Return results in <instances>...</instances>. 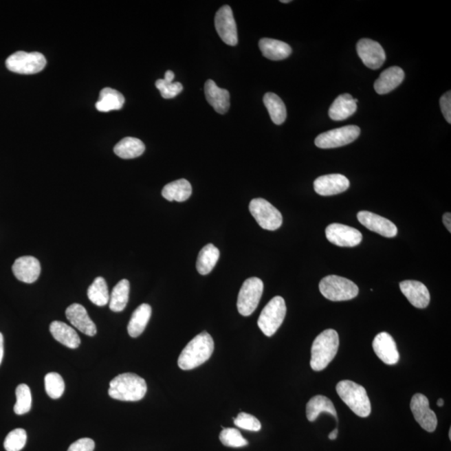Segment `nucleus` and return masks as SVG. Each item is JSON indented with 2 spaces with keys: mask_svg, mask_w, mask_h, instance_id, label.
I'll return each mask as SVG.
<instances>
[{
  "mask_svg": "<svg viewBox=\"0 0 451 451\" xmlns=\"http://www.w3.org/2000/svg\"><path fill=\"white\" fill-rule=\"evenodd\" d=\"M214 351L213 338L208 332H202L192 338L178 358V366L184 371L199 367L211 358Z\"/></svg>",
  "mask_w": 451,
  "mask_h": 451,
  "instance_id": "obj_1",
  "label": "nucleus"
},
{
  "mask_svg": "<svg viewBox=\"0 0 451 451\" xmlns=\"http://www.w3.org/2000/svg\"><path fill=\"white\" fill-rule=\"evenodd\" d=\"M147 391L146 380L133 373L116 376L110 383L109 395L120 402H139Z\"/></svg>",
  "mask_w": 451,
  "mask_h": 451,
  "instance_id": "obj_2",
  "label": "nucleus"
},
{
  "mask_svg": "<svg viewBox=\"0 0 451 451\" xmlns=\"http://www.w3.org/2000/svg\"><path fill=\"white\" fill-rule=\"evenodd\" d=\"M340 337L334 329H327L315 338L311 349L310 365L314 371H322L328 367L336 356Z\"/></svg>",
  "mask_w": 451,
  "mask_h": 451,
  "instance_id": "obj_3",
  "label": "nucleus"
},
{
  "mask_svg": "<svg viewBox=\"0 0 451 451\" xmlns=\"http://www.w3.org/2000/svg\"><path fill=\"white\" fill-rule=\"evenodd\" d=\"M338 396L349 409L360 417H368L371 413V404L366 390L351 380H342L337 384Z\"/></svg>",
  "mask_w": 451,
  "mask_h": 451,
  "instance_id": "obj_4",
  "label": "nucleus"
},
{
  "mask_svg": "<svg viewBox=\"0 0 451 451\" xmlns=\"http://www.w3.org/2000/svg\"><path fill=\"white\" fill-rule=\"evenodd\" d=\"M320 290L322 296L334 302L351 300L359 294V287L355 283L336 275L327 276L322 278L320 283Z\"/></svg>",
  "mask_w": 451,
  "mask_h": 451,
  "instance_id": "obj_5",
  "label": "nucleus"
},
{
  "mask_svg": "<svg viewBox=\"0 0 451 451\" xmlns=\"http://www.w3.org/2000/svg\"><path fill=\"white\" fill-rule=\"evenodd\" d=\"M286 313L285 299L280 296L272 298L260 314L258 320L259 329L266 336H273L285 320Z\"/></svg>",
  "mask_w": 451,
  "mask_h": 451,
  "instance_id": "obj_6",
  "label": "nucleus"
},
{
  "mask_svg": "<svg viewBox=\"0 0 451 451\" xmlns=\"http://www.w3.org/2000/svg\"><path fill=\"white\" fill-rule=\"evenodd\" d=\"M45 65V57L38 52H18L6 60L7 69L21 75L37 74L42 72Z\"/></svg>",
  "mask_w": 451,
  "mask_h": 451,
  "instance_id": "obj_7",
  "label": "nucleus"
},
{
  "mask_svg": "<svg viewBox=\"0 0 451 451\" xmlns=\"http://www.w3.org/2000/svg\"><path fill=\"white\" fill-rule=\"evenodd\" d=\"M250 211L260 227L265 230L275 231L281 227L283 217L274 206L263 198H255L250 204Z\"/></svg>",
  "mask_w": 451,
  "mask_h": 451,
  "instance_id": "obj_8",
  "label": "nucleus"
},
{
  "mask_svg": "<svg viewBox=\"0 0 451 451\" xmlns=\"http://www.w3.org/2000/svg\"><path fill=\"white\" fill-rule=\"evenodd\" d=\"M263 292V283L258 278H250L243 283L238 298V310L243 316H250L258 308Z\"/></svg>",
  "mask_w": 451,
  "mask_h": 451,
  "instance_id": "obj_9",
  "label": "nucleus"
},
{
  "mask_svg": "<svg viewBox=\"0 0 451 451\" xmlns=\"http://www.w3.org/2000/svg\"><path fill=\"white\" fill-rule=\"evenodd\" d=\"M360 135L359 126H346L318 135L315 139V145L321 149L337 148L355 142Z\"/></svg>",
  "mask_w": 451,
  "mask_h": 451,
  "instance_id": "obj_10",
  "label": "nucleus"
},
{
  "mask_svg": "<svg viewBox=\"0 0 451 451\" xmlns=\"http://www.w3.org/2000/svg\"><path fill=\"white\" fill-rule=\"evenodd\" d=\"M326 238L338 247H356L362 242L363 236L358 229L340 223H332L327 227Z\"/></svg>",
  "mask_w": 451,
  "mask_h": 451,
  "instance_id": "obj_11",
  "label": "nucleus"
},
{
  "mask_svg": "<svg viewBox=\"0 0 451 451\" xmlns=\"http://www.w3.org/2000/svg\"><path fill=\"white\" fill-rule=\"evenodd\" d=\"M215 27L217 34L225 44L231 46L238 45V29L230 6H224L217 11Z\"/></svg>",
  "mask_w": 451,
  "mask_h": 451,
  "instance_id": "obj_12",
  "label": "nucleus"
},
{
  "mask_svg": "<svg viewBox=\"0 0 451 451\" xmlns=\"http://www.w3.org/2000/svg\"><path fill=\"white\" fill-rule=\"evenodd\" d=\"M410 409L415 421L428 432H434L437 427V417L430 409L429 399L422 394H415L412 397Z\"/></svg>",
  "mask_w": 451,
  "mask_h": 451,
  "instance_id": "obj_13",
  "label": "nucleus"
},
{
  "mask_svg": "<svg viewBox=\"0 0 451 451\" xmlns=\"http://www.w3.org/2000/svg\"><path fill=\"white\" fill-rule=\"evenodd\" d=\"M357 53L363 63L371 69H378L386 60V54L378 42L362 38L357 44Z\"/></svg>",
  "mask_w": 451,
  "mask_h": 451,
  "instance_id": "obj_14",
  "label": "nucleus"
},
{
  "mask_svg": "<svg viewBox=\"0 0 451 451\" xmlns=\"http://www.w3.org/2000/svg\"><path fill=\"white\" fill-rule=\"evenodd\" d=\"M360 223L368 230L379 233L386 238H395L398 233V228L391 221L384 217L367 211H361L357 214Z\"/></svg>",
  "mask_w": 451,
  "mask_h": 451,
  "instance_id": "obj_15",
  "label": "nucleus"
},
{
  "mask_svg": "<svg viewBox=\"0 0 451 451\" xmlns=\"http://www.w3.org/2000/svg\"><path fill=\"white\" fill-rule=\"evenodd\" d=\"M349 179L341 174L325 175L314 181L315 192L320 196L337 195L345 192L349 188Z\"/></svg>",
  "mask_w": 451,
  "mask_h": 451,
  "instance_id": "obj_16",
  "label": "nucleus"
},
{
  "mask_svg": "<svg viewBox=\"0 0 451 451\" xmlns=\"http://www.w3.org/2000/svg\"><path fill=\"white\" fill-rule=\"evenodd\" d=\"M373 349L381 361L388 365L399 362V353L394 338L386 332L377 334L373 341Z\"/></svg>",
  "mask_w": 451,
  "mask_h": 451,
  "instance_id": "obj_17",
  "label": "nucleus"
},
{
  "mask_svg": "<svg viewBox=\"0 0 451 451\" xmlns=\"http://www.w3.org/2000/svg\"><path fill=\"white\" fill-rule=\"evenodd\" d=\"M400 290L412 305L417 309H426L430 305V295L424 283L415 280L400 283Z\"/></svg>",
  "mask_w": 451,
  "mask_h": 451,
  "instance_id": "obj_18",
  "label": "nucleus"
},
{
  "mask_svg": "<svg viewBox=\"0 0 451 451\" xmlns=\"http://www.w3.org/2000/svg\"><path fill=\"white\" fill-rule=\"evenodd\" d=\"M12 270L15 278L19 281L33 283L40 277L41 267L37 258L25 256L15 260Z\"/></svg>",
  "mask_w": 451,
  "mask_h": 451,
  "instance_id": "obj_19",
  "label": "nucleus"
},
{
  "mask_svg": "<svg viewBox=\"0 0 451 451\" xmlns=\"http://www.w3.org/2000/svg\"><path fill=\"white\" fill-rule=\"evenodd\" d=\"M66 318L80 332L88 336H95L97 333L95 322L89 317L87 309L79 303H73L65 311Z\"/></svg>",
  "mask_w": 451,
  "mask_h": 451,
  "instance_id": "obj_20",
  "label": "nucleus"
},
{
  "mask_svg": "<svg viewBox=\"0 0 451 451\" xmlns=\"http://www.w3.org/2000/svg\"><path fill=\"white\" fill-rule=\"evenodd\" d=\"M206 99L219 114H226L230 107V94L227 89H221L212 80H208L204 87Z\"/></svg>",
  "mask_w": 451,
  "mask_h": 451,
  "instance_id": "obj_21",
  "label": "nucleus"
},
{
  "mask_svg": "<svg viewBox=\"0 0 451 451\" xmlns=\"http://www.w3.org/2000/svg\"><path fill=\"white\" fill-rule=\"evenodd\" d=\"M404 79L403 69L398 66H393L380 74L374 85L375 91L380 95L388 94L397 88Z\"/></svg>",
  "mask_w": 451,
  "mask_h": 451,
  "instance_id": "obj_22",
  "label": "nucleus"
},
{
  "mask_svg": "<svg viewBox=\"0 0 451 451\" xmlns=\"http://www.w3.org/2000/svg\"><path fill=\"white\" fill-rule=\"evenodd\" d=\"M50 331L54 340L69 349H77L80 344V338L76 330L63 322L54 321L50 324Z\"/></svg>",
  "mask_w": 451,
  "mask_h": 451,
  "instance_id": "obj_23",
  "label": "nucleus"
},
{
  "mask_svg": "<svg viewBox=\"0 0 451 451\" xmlns=\"http://www.w3.org/2000/svg\"><path fill=\"white\" fill-rule=\"evenodd\" d=\"M258 45L263 56L271 60H285L292 54V48L287 43L274 38H263Z\"/></svg>",
  "mask_w": 451,
  "mask_h": 451,
  "instance_id": "obj_24",
  "label": "nucleus"
},
{
  "mask_svg": "<svg viewBox=\"0 0 451 451\" xmlns=\"http://www.w3.org/2000/svg\"><path fill=\"white\" fill-rule=\"evenodd\" d=\"M357 110L355 99L349 94H344L337 97L329 111V118L333 120H344L351 118Z\"/></svg>",
  "mask_w": 451,
  "mask_h": 451,
  "instance_id": "obj_25",
  "label": "nucleus"
},
{
  "mask_svg": "<svg viewBox=\"0 0 451 451\" xmlns=\"http://www.w3.org/2000/svg\"><path fill=\"white\" fill-rule=\"evenodd\" d=\"M322 413L332 415L337 419V411L333 402L324 395H316L309 400L306 406V415L310 422L316 421Z\"/></svg>",
  "mask_w": 451,
  "mask_h": 451,
  "instance_id": "obj_26",
  "label": "nucleus"
},
{
  "mask_svg": "<svg viewBox=\"0 0 451 451\" xmlns=\"http://www.w3.org/2000/svg\"><path fill=\"white\" fill-rule=\"evenodd\" d=\"M125 104V97L122 93L111 88H104L100 93L99 100L96 104L97 111L109 112L120 110Z\"/></svg>",
  "mask_w": 451,
  "mask_h": 451,
  "instance_id": "obj_27",
  "label": "nucleus"
},
{
  "mask_svg": "<svg viewBox=\"0 0 451 451\" xmlns=\"http://www.w3.org/2000/svg\"><path fill=\"white\" fill-rule=\"evenodd\" d=\"M151 316V307L147 303L140 305L132 314L129 324H128V333L132 338H138L146 329V327Z\"/></svg>",
  "mask_w": 451,
  "mask_h": 451,
  "instance_id": "obj_28",
  "label": "nucleus"
},
{
  "mask_svg": "<svg viewBox=\"0 0 451 451\" xmlns=\"http://www.w3.org/2000/svg\"><path fill=\"white\" fill-rule=\"evenodd\" d=\"M192 188L186 179L170 182L162 189V195L167 201H185L192 195Z\"/></svg>",
  "mask_w": 451,
  "mask_h": 451,
  "instance_id": "obj_29",
  "label": "nucleus"
},
{
  "mask_svg": "<svg viewBox=\"0 0 451 451\" xmlns=\"http://www.w3.org/2000/svg\"><path fill=\"white\" fill-rule=\"evenodd\" d=\"M220 251L219 248L209 243L202 248L198 254L197 270L201 275H207L212 271L219 262Z\"/></svg>",
  "mask_w": 451,
  "mask_h": 451,
  "instance_id": "obj_30",
  "label": "nucleus"
},
{
  "mask_svg": "<svg viewBox=\"0 0 451 451\" xmlns=\"http://www.w3.org/2000/svg\"><path fill=\"white\" fill-rule=\"evenodd\" d=\"M144 143L138 138H126L114 147V153L122 159H133L140 157L145 151Z\"/></svg>",
  "mask_w": 451,
  "mask_h": 451,
  "instance_id": "obj_31",
  "label": "nucleus"
},
{
  "mask_svg": "<svg viewBox=\"0 0 451 451\" xmlns=\"http://www.w3.org/2000/svg\"><path fill=\"white\" fill-rule=\"evenodd\" d=\"M263 103L273 122L276 125H282L287 118V109L282 99L274 93L270 92L264 96Z\"/></svg>",
  "mask_w": 451,
  "mask_h": 451,
  "instance_id": "obj_32",
  "label": "nucleus"
},
{
  "mask_svg": "<svg viewBox=\"0 0 451 451\" xmlns=\"http://www.w3.org/2000/svg\"><path fill=\"white\" fill-rule=\"evenodd\" d=\"M130 283L127 279H122L112 290L110 298V309L113 312H122L126 309L129 301Z\"/></svg>",
  "mask_w": 451,
  "mask_h": 451,
  "instance_id": "obj_33",
  "label": "nucleus"
},
{
  "mask_svg": "<svg viewBox=\"0 0 451 451\" xmlns=\"http://www.w3.org/2000/svg\"><path fill=\"white\" fill-rule=\"evenodd\" d=\"M88 298L94 305L99 307L106 306L110 301L106 280L102 277L96 278L89 287Z\"/></svg>",
  "mask_w": 451,
  "mask_h": 451,
  "instance_id": "obj_34",
  "label": "nucleus"
},
{
  "mask_svg": "<svg viewBox=\"0 0 451 451\" xmlns=\"http://www.w3.org/2000/svg\"><path fill=\"white\" fill-rule=\"evenodd\" d=\"M16 403L14 404V413L19 415L28 413L32 404L30 388L27 384H21L16 388Z\"/></svg>",
  "mask_w": 451,
  "mask_h": 451,
  "instance_id": "obj_35",
  "label": "nucleus"
},
{
  "mask_svg": "<svg viewBox=\"0 0 451 451\" xmlns=\"http://www.w3.org/2000/svg\"><path fill=\"white\" fill-rule=\"evenodd\" d=\"M45 391L50 398L60 399L65 392V382L57 373H49L45 378Z\"/></svg>",
  "mask_w": 451,
  "mask_h": 451,
  "instance_id": "obj_36",
  "label": "nucleus"
},
{
  "mask_svg": "<svg viewBox=\"0 0 451 451\" xmlns=\"http://www.w3.org/2000/svg\"><path fill=\"white\" fill-rule=\"evenodd\" d=\"M220 441L225 446L239 448L248 445L246 439L243 438L240 431L233 428L223 429L219 435Z\"/></svg>",
  "mask_w": 451,
  "mask_h": 451,
  "instance_id": "obj_37",
  "label": "nucleus"
},
{
  "mask_svg": "<svg viewBox=\"0 0 451 451\" xmlns=\"http://www.w3.org/2000/svg\"><path fill=\"white\" fill-rule=\"evenodd\" d=\"M27 441V434L24 429H15L8 434L3 447L6 451H21Z\"/></svg>",
  "mask_w": 451,
  "mask_h": 451,
  "instance_id": "obj_38",
  "label": "nucleus"
},
{
  "mask_svg": "<svg viewBox=\"0 0 451 451\" xmlns=\"http://www.w3.org/2000/svg\"><path fill=\"white\" fill-rule=\"evenodd\" d=\"M155 87L160 91L162 96L164 99H172L180 94L184 89L182 85L179 82H172V81L160 79L155 82Z\"/></svg>",
  "mask_w": 451,
  "mask_h": 451,
  "instance_id": "obj_39",
  "label": "nucleus"
},
{
  "mask_svg": "<svg viewBox=\"0 0 451 451\" xmlns=\"http://www.w3.org/2000/svg\"><path fill=\"white\" fill-rule=\"evenodd\" d=\"M235 426L241 428V429L250 430V431H259L261 430L262 425L255 416L242 413L239 414L238 417L234 418Z\"/></svg>",
  "mask_w": 451,
  "mask_h": 451,
  "instance_id": "obj_40",
  "label": "nucleus"
},
{
  "mask_svg": "<svg viewBox=\"0 0 451 451\" xmlns=\"http://www.w3.org/2000/svg\"><path fill=\"white\" fill-rule=\"evenodd\" d=\"M95 446V442L91 439H80L69 447L68 451H94Z\"/></svg>",
  "mask_w": 451,
  "mask_h": 451,
  "instance_id": "obj_41",
  "label": "nucleus"
},
{
  "mask_svg": "<svg viewBox=\"0 0 451 451\" xmlns=\"http://www.w3.org/2000/svg\"><path fill=\"white\" fill-rule=\"evenodd\" d=\"M439 106L447 122L451 123V92H446L439 100Z\"/></svg>",
  "mask_w": 451,
  "mask_h": 451,
  "instance_id": "obj_42",
  "label": "nucleus"
},
{
  "mask_svg": "<svg viewBox=\"0 0 451 451\" xmlns=\"http://www.w3.org/2000/svg\"><path fill=\"white\" fill-rule=\"evenodd\" d=\"M443 223H444L448 231L451 232V214L450 212H446L443 216Z\"/></svg>",
  "mask_w": 451,
  "mask_h": 451,
  "instance_id": "obj_43",
  "label": "nucleus"
},
{
  "mask_svg": "<svg viewBox=\"0 0 451 451\" xmlns=\"http://www.w3.org/2000/svg\"><path fill=\"white\" fill-rule=\"evenodd\" d=\"M3 358V334L0 333V364L2 363Z\"/></svg>",
  "mask_w": 451,
  "mask_h": 451,
  "instance_id": "obj_44",
  "label": "nucleus"
},
{
  "mask_svg": "<svg viewBox=\"0 0 451 451\" xmlns=\"http://www.w3.org/2000/svg\"><path fill=\"white\" fill-rule=\"evenodd\" d=\"M175 78L174 73L172 71H167L165 74V78L164 80H168V81H173Z\"/></svg>",
  "mask_w": 451,
  "mask_h": 451,
  "instance_id": "obj_45",
  "label": "nucleus"
},
{
  "mask_svg": "<svg viewBox=\"0 0 451 451\" xmlns=\"http://www.w3.org/2000/svg\"><path fill=\"white\" fill-rule=\"evenodd\" d=\"M338 434V430L336 428V430H333L332 432L329 434V439H332V441H334V439H337Z\"/></svg>",
  "mask_w": 451,
  "mask_h": 451,
  "instance_id": "obj_46",
  "label": "nucleus"
},
{
  "mask_svg": "<svg viewBox=\"0 0 451 451\" xmlns=\"http://www.w3.org/2000/svg\"><path fill=\"white\" fill-rule=\"evenodd\" d=\"M444 404H445L444 400H443L442 399H438L437 406L439 407H442L443 406H444Z\"/></svg>",
  "mask_w": 451,
  "mask_h": 451,
  "instance_id": "obj_47",
  "label": "nucleus"
},
{
  "mask_svg": "<svg viewBox=\"0 0 451 451\" xmlns=\"http://www.w3.org/2000/svg\"><path fill=\"white\" fill-rule=\"evenodd\" d=\"M289 2H290V1H289V0H286V1H283V0H282V1H281V3H289Z\"/></svg>",
  "mask_w": 451,
  "mask_h": 451,
  "instance_id": "obj_48",
  "label": "nucleus"
},
{
  "mask_svg": "<svg viewBox=\"0 0 451 451\" xmlns=\"http://www.w3.org/2000/svg\"><path fill=\"white\" fill-rule=\"evenodd\" d=\"M449 437L451 439V430L450 429V432H449Z\"/></svg>",
  "mask_w": 451,
  "mask_h": 451,
  "instance_id": "obj_49",
  "label": "nucleus"
}]
</instances>
